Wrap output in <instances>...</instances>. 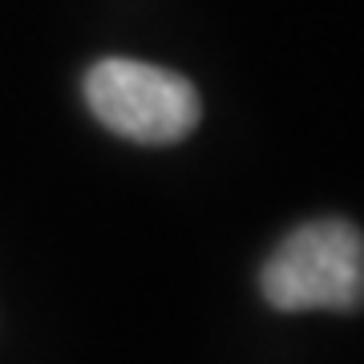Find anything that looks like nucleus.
Listing matches in <instances>:
<instances>
[{"instance_id":"1","label":"nucleus","mask_w":364,"mask_h":364,"mask_svg":"<svg viewBox=\"0 0 364 364\" xmlns=\"http://www.w3.org/2000/svg\"><path fill=\"white\" fill-rule=\"evenodd\" d=\"M275 312H360L364 231L348 219H312L284 235L259 272Z\"/></svg>"},{"instance_id":"2","label":"nucleus","mask_w":364,"mask_h":364,"mask_svg":"<svg viewBox=\"0 0 364 364\" xmlns=\"http://www.w3.org/2000/svg\"><path fill=\"white\" fill-rule=\"evenodd\" d=\"M85 105L105 130L138 146L182 142L203 117L198 90L182 73L130 57H105L85 73Z\"/></svg>"}]
</instances>
